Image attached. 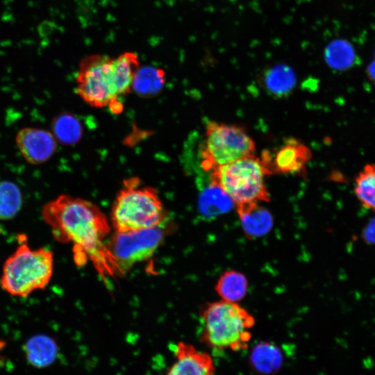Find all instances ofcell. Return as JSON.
Masks as SVG:
<instances>
[{
	"label": "cell",
	"mask_w": 375,
	"mask_h": 375,
	"mask_svg": "<svg viewBox=\"0 0 375 375\" xmlns=\"http://www.w3.org/2000/svg\"><path fill=\"white\" fill-rule=\"evenodd\" d=\"M15 140L23 158L33 165L47 161L57 147L56 140L52 133L36 128H22L17 133Z\"/></svg>",
	"instance_id": "obj_10"
},
{
	"label": "cell",
	"mask_w": 375,
	"mask_h": 375,
	"mask_svg": "<svg viewBox=\"0 0 375 375\" xmlns=\"http://www.w3.org/2000/svg\"><path fill=\"white\" fill-rule=\"evenodd\" d=\"M256 144L240 125L210 122L201 150V166L210 172L238 160L255 156Z\"/></svg>",
	"instance_id": "obj_7"
},
{
	"label": "cell",
	"mask_w": 375,
	"mask_h": 375,
	"mask_svg": "<svg viewBox=\"0 0 375 375\" xmlns=\"http://www.w3.org/2000/svg\"><path fill=\"white\" fill-rule=\"evenodd\" d=\"M161 224L153 228L116 232L107 246L119 271L150 258L164 238Z\"/></svg>",
	"instance_id": "obj_8"
},
{
	"label": "cell",
	"mask_w": 375,
	"mask_h": 375,
	"mask_svg": "<svg viewBox=\"0 0 375 375\" xmlns=\"http://www.w3.org/2000/svg\"><path fill=\"white\" fill-rule=\"evenodd\" d=\"M311 156V151L305 144L290 138L274 153L263 151L260 159L267 175L292 174L304 176Z\"/></svg>",
	"instance_id": "obj_9"
},
{
	"label": "cell",
	"mask_w": 375,
	"mask_h": 375,
	"mask_svg": "<svg viewBox=\"0 0 375 375\" xmlns=\"http://www.w3.org/2000/svg\"><path fill=\"white\" fill-rule=\"evenodd\" d=\"M165 72L153 67H140L133 83L132 89L143 97H151L158 94L165 84Z\"/></svg>",
	"instance_id": "obj_18"
},
{
	"label": "cell",
	"mask_w": 375,
	"mask_h": 375,
	"mask_svg": "<svg viewBox=\"0 0 375 375\" xmlns=\"http://www.w3.org/2000/svg\"><path fill=\"white\" fill-rule=\"evenodd\" d=\"M200 340L216 351L246 349L254 317L238 303L224 300L207 303L201 312Z\"/></svg>",
	"instance_id": "obj_3"
},
{
	"label": "cell",
	"mask_w": 375,
	"mask_h": 375,
	"mask_svg": "<svg viewBox=\"0 0 375 375\" xmlns=\"http://www.w3.org/2000/svg\"><path fill=\"white\" fill-rule=\"evenodd\" d=\"M362 238L367 244H375V216L363 228Z\"/></svg>",
	"instance_id": "obj_22"
},
{
	"label": "cell",
	"mask_w": 375,
	"mask_h": 375,
	"mask_svg": "<svg viewBox=\"0 0 375 375\" xmlns=\"http://www.w3.org/2000/svg\"><path fill=\"white\" fill-rule=\"evenodd\" d=\"M267 173L255 156L221 165L210 172V183L222 189L235 206L267 202L269 193L264 182Z\"/></svg>",
	"instance_id": "obj_6"
},
{
	"label": "cell",
	"mask_w": 375,
	"mask_h": 375,
	"mask_svg": "<svg viewBox=\"0 0 375 375\" xmlns=\"http://www.w3.org/2000/svg\"><path fill=\"white\" fill-rule=\"evenodd\" d=\"M51 128L56 140L65 145L76 144L83 135L80 121L69 112L56 116L52 121Z\"/></svg>",
	"instance_id": "obj_17"
},
{
	"label": "cell",
	"mask_w": 375,
	"mask_h": 375,
	"mask_svg": "<svg viewBox=\"0 0 375 375\" xmlns=\"http://www.w3.org/2000/svg\"><path fill=\"white\" fill-rule=\"evenodd\" d=\"M325 58L330 67L338 70L349 68L355 60L353 49L349 44L340 40L333 42L328 46Z\"/></svg>",
	"instance_id": "obj_21"
},
{
	"label": "cell",
	"mask_w": 375,
	"mask_h": 375,
	"mask_svg": "<svg viewBox=\"0 0 375 375\" xmlns=\"http://www.w3.org/2000/svg\"><path fill=\"white\" fill-rule=\"evenodd\" d=\"M175 362L165 375H215L211 356L193 345L179 342L174 348Z\"/></svg>",
	"instance_id": "obj_11"
},
{
	"label": "cell",
	"mask_w": 375,
	"mask_h": 375,
	"mask_svg": "<svg viewBox=\"0 0 375 375\" xmlns=\"http://www.w3.org/2000/svg\"><path fill=\"white\" fill-rule=\"evenodd\" d=\"M248 281L241 272L228 270L217 280L215 290L222 300L237 303L247 294Z\"/></svg>",
	"instance_id": "obj_16"
},
{
	"label": "cell",
	"mask_w": 375,
	"mask_h": 375,
	"mask_svg": "<svg viewBox=\"0 0 375 375\" xmlns=\"http://www.w3.org/2000/svg\"><path fill=\"white\" fill-rule=\"evenodd\" d=\"M165 216L156 189L141 186L138 178L124 180L112 207L111 219L116 232L153 228L160 225Z\"/></svg>",
	"instance_id": "obj_4"
},
{
	"label": "cell",
	"mask_w": 375,
	"mask_h": 375,
	"mask_svg": "<svg viewBox=\"0 0 375 375\" xmlns=\"http://www.w3.org/2000/svg\"><path fill=\"white\" fill-rule=\"evenodd\" d=\"M22 194L15 183L0 181V220L15 217L22 206Z\"/></svg>",
	"instance_id": "obj_20"
},
{
	"label": "cell",
	"mask_w": 375,
	"mask_h": 375,
	"mask_svg": "<svg viewBox=\"0 0 375 375\" xmlns=\"http://www.w3.org/2000/svg\"><path fill=\"white\" fill-rule=\"evenodd\" d=\"M42 216L55 240L73 244L77 265L90 260L101 273L112 274L119 270L103 242L110 231L109 224L96 205L81 198L61 194L44 205Z\"/></svg>",
	"instance_id": "obj_1"
},
{
	"label": "cell",
	"mask_w": 375,
	"mask_h": 375,
	"mask_svg": "<svg viewBox=\"0 0 375 375\" xmlns=\"http://www.w3.org/2000/svg\"><path fill=\"white\" fill-rule=\"evenodd\" d=\"M139 68L138 57L131 51L116 58L102 54L88 56L79 63L76 94L92 107H108L118 114L122 111L119 98L131 92Z\"/></svg>",
	"instance_id": "obj_2"
},
{
	"label": "cell",
	"mask_w": 375,
	"mask_h": 375,
	"mask_svg": "<svg viewBox=\"0 0 375 375\" xmlns=\"http://www.w3.org/2000/svg\"><path fill=\"white\" fill-rule=\"evenodd\" d=\"M354 193L362 207L375 212V165L367 164L358 174Z\"/></svg>",
	"instance_id": "obj_19"
},
{
	"label": "cell",
	"mask_w": 375,
	"mask_h": 375,
	"mask_svg": "<svg viewBox=\"0 0 375 375\" xmlns=\"http://www.w3.org/2000/svg\"><path fill=\"white\" fill-rule=\"evenodd\" d=\"M245 235L253 240L269 232L273 225L270 212L259 205L250 202L235 206Z\"/></svg>",
	"instance_id": "obj_12"
},
{
	"label": "cell",
	"mask_w": 375,
	"mask_h": 375,
	"mask_svg": "<svg viewBox=\"0 0 375 375\" xmlns=\"http://www.w3.org/2000/svg\"><path fill=\"white\" fill-rule=\"evenodd\" d=\"M233 206L231 198L219 186L210 183L202 190L198 199L200 215L207 220L228 212Z\"/></svg>",
	"instance_id": "obj_14"
},
{
	"label": "cell",
	"mask_w": 375,
	"mask_h": 375,
	"mask_svg": "<svg viewBox=\"0 0 375 375\" xmlns=\"http://www.w3.org/2000/svg\"><path fill=\"white\" fill-rule=\"evenodd\" d=\"M281 349L275 344L261 342L253 347L249 354L252 369L260 375H269L277 372L283 364Z\"/></svg>",
	"instance_id": "obj_13"
},
{
	"label": "cell",
	"mask_w": 375,
	"mask_h": 375,
	"mask_svg": "<svg viewBox=\"0 0 375 375\" xmlns=\"http://www.w3.org/2000/svg\"><path fill=\"white\" fill-rule=\"evenodd\" d=\"M53 270V256L44 248L33 249L22 243L6 259L1 287L8 294L25 297L46 288Z\"/></svg>",
	"instance_id": "obj_5"
},
{
	"label": "cell",
	"mask_w": 375,
	"mask_h": 375,
	"mask_svg": "<svg viewBox=\"0 0 375 375\" xmlns=\"http://www.w3.org/2000/svg\"><path fill=\"white\" fill-rule=\"evenodd\" d=\"M262 83L272 96L283 97L288 95L294 88L296 76L290 67L279 64L263 72Z\"/></svg>",
	"instance_id": "obj_15"
}]
</instances>
